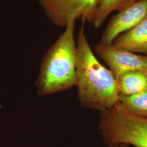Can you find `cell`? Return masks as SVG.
<instances>
[{
    "label": "cell",
    "instance_id": "cell-7",
    "mask_svg": "<svg viewBox=\"0 0 147 147\" xmlns=\"http://www.w3.org/2000/svg\"><path fill=\"white\" fill-rule=\"evenodd\" d=\"M112 44L127 51L147 56V17L114 39Z\"/></svg>",
    "mask_w": 147,
    "mask_h": 147
},
{
    "label": "cell",
    "instance_id": "cell-11",
    "mask_svg": "<svg viewBox=\"0 0 147 147\" xmlns=\"http://www.w3.org/2000/svg\"><path fill=\"white\" fill-rule=\"evenodd\" d=\"M119 147H130V146L129 145H126V144H121Z\"/></svg>",
    "mask_w": 147,
    "mask_h": 147
},
{
    "label": "cell",
    "instance_id": "cell-2",
    "mask_svg": "<svg viewBox=\"0 0 147 147\" xmlns=\"http://www.w3.org/2000/svg\"><path fill=\"white\" fill-rule=\"evenodd\" d=\"M75 22L69 21L64 31L42 58L36 81L40 95L56 94L76 85Z\"/></svg>",
    "mask_w": 147,
    "mask_h": 147
},
{
    "label": "cell",
    "instance_id": "cell-8",
    "mask_svg": "<svg viewBox=\"0 0 147 147\" xmlns=\"http://www.w3.org/2000/svg\"><path fill=\"white\" fill-rule=\"evenodd\" d=\"M119 95L134 94L147 90V70H134L116 78Z\"/></svg>",
    "mask_w": 147,
    "mask_h": 147
},
{
    "label": "cell",
    "instance_id": "cell-3",
    "mask_svg": "<svg viewBox=\"0 0 147 147\" xmlns=\"http://www.w3.org/2000/svg\"><path fill=\"white\" fill-rule=\"evenodd\" d=\"M99 128L102 141L108 147L121 144L147 147V118L129 112L118 102L100 111Z\"/></svg>",
    "mask_w": 147,
    "mask_h": 147
},
{
    "label": "cell",
    "instance_id": "cell-9",
    "mask_svg": "<svg viewBox=\"0 0 147 147\" xmlns=\"http://www.w3.org/2000/svg\"><path fill=\"white\" fill-rule=\"evenodd\" d=\"M138 0H99L93 24L99 28L112 11L123 10Z\"/></svg>",
    "mask_w": 147,
    "mask_h": 147
},
{
    "label": "cell",
    "instance_id": "cell-6",
    "mask_svg": "<svg viewBox=\"0 0 147 147\" xmlns=\"http://www.w3.org/2000/svg\"><path fill=\"white\" fill-rule=\"evenodd\" d=\"M147 17V0H138L111 18L100 44L111 45L116 37L128 31Z\"/></svg>",
    "mask_w": 147,
    "mask_h": 147
},
{
    "label": "cell",
    "instance_id": "cell-10",
    "mask_svg": "<svg viewBox=\"0 0 147 147\" xmlns=\"http://www.w3.org/2000/svg\"><path fill=\"white\" fill-rule=\"evenodd\" d=\"M119 101L129 112L147 118V90L134 94L119 95Z\"/></svg>",
    "mask_w": 147,
    "mask_h": 147
},
{
    "label": "cell",
    "instance_id": "cell-4",
    "mask_svg": "<svg viewBox=\"0 0 147 147\" xmlns=\"http://www.w3.org/2000/svg\"><path fill=\"white\" fill-rule=\"evenodd\" d=\"M39 2L50 21L65 28L70 20L79 18L93 23L99 0H39Z\"/></svg>",
    "mask_w": 147,
    "mask_h": 147
},
{
    "label": "cell",
    "instance_id": "cell-1",
    "mask_svg": "<svg viewBox=\"0 0 147 147\" xmlns=\"http://www.w3.org/2000/svg\"><path fill=\"white\" fill-rule=\"evenodd\" d=\"M84 22L82 21L76 43L78 98L84 107L101 111L119 102L117 81L110 70L95 57L85 34Z\"/></svg>",
    "mask_w": 147,
    "mask_h": 147
},
{
    "label": "cell",
    "instance_id": "cell-5",
    "mask_svg": "<svg viewBox=\"0 0 147 147\" xmlns=\"http://www.w3.org/2000/svg\"><path fill=\"white\" fill-rule=\"evenodd\" d=\"M96 55L105 62L117 78L121 74L134 70H147V56L131 53L113 44L100 42L94 48Z\"/></svg>",
    "mask_w": 147,
    "mask_h": 147
}]
</instances>
